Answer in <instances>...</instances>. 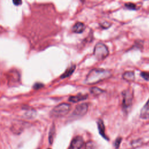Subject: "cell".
I'll return each mask as SVG.
<instances>
[{"label":"cell","instance_id":"1","mask_svg":"<svg viewBox=\"0 0 149 149\" xmlns=\"http://www.w3.org/2000/svg\"><path fill=\"white\" fill-rule=\"evenodd\" d=\"M112 76L110 70L103 69H94L91 70L87 75L84 83L87 84H94L100 81L109 78Z\"/></svg>","mask_w":149,"mask_h":149},{"label":"cell","instance_id":"2","mask_svg":"<svg viewBox=\"0 0 149 149\" xmlns=\"http://www.w3.org/2000/svg\"><path fill=\"white\" fill-rule=\"evenodd\" d=\"M93 54L97 60L102 61L108 55L109 50L104 43L99 42L95 44L94 48Z\"/></svg>","mask_w":149,"mask_h":149},{"label":"cell","instance_id":"3","mask_svg":"<svg viewBox=\"0 0 149 149\" xmlns=\"http://www.w3.org/2000/svg\"><path fill=\"white\" fill-rule=\"evenodd\" d=\"M122 108L125 112L127 113L132 105L133 93L131 89L127 88L122 92Z\"/></svg>","mask_w":149,"mask_h":149},{"label":"cell","instance_id":"4","mask_svg":"<svg viewBox=\"0 0 149 149\" xmlns=\"http://www.w3.org/2000/svg\"><path fill=\"white\" fill-rule=\"evenodd\" d=\"M70 109V105L67 103H62L54 107L51 112L52 116L59 118L66 115Z\"/></svg>","mask_w":149,"mask_h":149},{"label":"cell","instance_id":"5","mask_svg":"<svg viewBox=\"0 0 149 149\" xmlns=\"http://www.w3.org/2000/svg\"><path fill=\"white\" fill-rule=\"evenodd\" d=\"M88 108V104L87 103H81L78 104L70 115V118L75 119L83 116L87 113Z\"/></svg>","mask_w":149,"mask_h":149},{"label":"cell","instance_id":"6","mask_svg":"<svg viewBox=\"0 0 149 149\" xmlns=\"http://www.w3.org/2000/svg\"><path fill=\"white\" fill-rule=\"evenodd\" d=\"M84 140L82 137L80 136L74 137L68 148V149H81L84 146Z\"/></svg>","mask_w":149,"mask_h":149},{"label":"cell","instance_id":"7","mask_svg":"<svg viewBox=\"0 0 149 149\" xmlns=\"http://www.w3.org/2000/svg\"><path fill=\"white\" fill-rule=\"evenodd\" d=\"M88 97L87 94H83L81 93H79L76 95L70 96L69 98V101L73 103H76L81 101H84L87 99Z\"/></svg>","mask_w":149,"mask_h":149},{"label":"cell","instance_id":"8","mask_svg":"<svg viewBox=\"0 0 149 149\" xmlns=\"http://www.w3.org/2000/svg\"><path fill=\"white\" fill-rule=\"evenodd\" d=\"M97 127H98V130L100 134L105 139L108 140V138L107 136L105 134V125L104 123V122L102 119H99L97 121Z\"/></svg>","mask_w":149,"mask_h":149},{"label":"cell","instance_id":"9","mask_svg":"<svg viewBox=\"0 0 149 149\" xmlns=\"http://www.w3.org/2000/svg\"><path fill=\"white\" fill-rule=\"evenodd\" d=\"M86 29L85 24L82 22H76L73 26L72 27V30L73 33H83Z\"/></svg>","mask_w":149,"mask_h":149},{"label":"cell","instance_id":"10","mask_svg":"<svg viewBox=\"0 0 149 149\" xmlns=\"http://www.w3.org/2000/svg\"><path fill=\"white\" fill-rule=\"evenodd\" d=\"M140 118L145 119L149 118V99L141 109Z\"/></svg>","mask_w":149,"mask_h":149},{"label":"cell","instance_id":"11","mask_svg":"<svg viewBox=\"0 0 149 149\" xmlns=\"http://www.w3.org/2000/svg\"><path fill=\"white\" fill-rule=\"evenodd\" d=\"M76 69V65H70L65 71V72L61 75V79H65L68 77H69L72 73L74 72V70Z\"/></svg>","mask_w":149,"mask_h":149},{"label":"cell","instance_id":"12","mask_svg":"<svg viewBox=\"0 0 149 149\" xmlns=\"http://www.w3.org/2000/svg\"><path fill=\"white\" fill-rule=\"evenodd\" d=\"M122 77L124 80L128 81H133L135 78L134 73L133 71H126L123 74Z\"/></svg>","mask_w":149,"mask_h":149},{"label":"cell","instance_id":"13","mask_svg":"<svg viewBox=\"0 0 149 149\" xmlns=\"http://www.w3.org/2000/svg\"><path fill=\"white\" fill-rule=\"evenodd\" d=\"M55 135V127L54 124H53L50 128V130L49 132V135H48V140L50 144L52 143Z\"/></svg>","mask_w":149,"mask_h":149},{"label":"cell","instance_id":"14","mask_svg":"<svg viewBox=\"0 0 149 149\" xmlns=\"http://www.w3.org/2000/svg\"><path fill=\"white\" fill-rule=\"evenodd\" d=\"M90 91L91 94L94 96L99 95L104 92V91L103 90H102L98 87H93L90 88Z\"/></svg>","mask_w":149,"mask_h":149},{"label":"cell","instance_id":"15","mask_svg":"<svg viewBox=\"0 0 149 149\" xmlns=\"http://www.w3.org/2000/svg\"><path fill=\"white\" fill-rule=\"evenodd\" d=\"M125 6L129 10H136V5L133 3H131V2L126 3L125 4Z\"/></svg>","mask_w":149,"mask_h":149},{"label":"cell","instance_id":"16","mask_svg":"<svg viewBox=\"0 0 149 149\" xmlns=\"http://www.w3.org/2000/svg\"><path fill=\"white\" fill-rule=\"evenodd\" d=\"M121 141H122V138L119 137H118L115 140V142H114V146L115 147V148L118 149L119 148V146H120V144L121 143Z\"/></svg>","mask_w":149,"mask_h":149},{"label":"cell","instance_id":"17","mask_svg":"<svg viewBox=\"0 0 149 149\" xmlns=\"http://www.w3.org/2000/svg\"><path fill=\"white\" fill-rule=\"evenodd\" d=\"M140 76L146 80L149 81V72H142L140 73Z\"/></svg>","mask_w":149,"mask_h":149},{"label":"cell","instance_id":"18","mask_svg":"<svg viewBox=\"0 0 149 149\" xmlns=\"http://www.w3.org/2000/svg\"><path fill=\"white\" fill-rule=\"evenodd\" d=\"M100 26L102 29H108L111 26V23H109V22H103V23H101Z\"/></svg>","mask_w":149,"mask_h":149},{"label":"cell","instance_id":"19","mask_svg":"<svg viewBox=\"0 0 149 149\" xmlns=\"http://www.w3.org/2000/svg\"><path fill=\"white\" fill-rule=\"evenodd\" d=\"M43 85L41 84V83H36L34 86V88L35 89H38L40 88H41V87H42Z\"/></svg>","mask_w":149,"mask_h":149},{"label":"cell","instance_id":"20","mask_svg":"<svg viewBox=\"0 0 149 149\" xmlns=\"http://www.w3.org/2000/svg\"><path fill=\"white\" fill-rule=\"evenodd\" d=\"M22 2L21 1H13V3L15 5H20L22 3Z\"/></svg>","mask_w":149,"mask_h":149},{"label":"cell","instance_id":"21","mask_svg":"<svg viewBox=\"0 0 149 149\" xmlns=\"http://www.w3.org/2000/svg\"><path fill=\"white\" fill-rule=\"evenodd\" d=\"M48 149H50V148H48Z\"/></svg>","mask_w":149,"mask_h":149}]
</instances>
